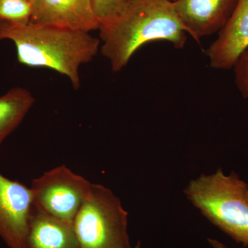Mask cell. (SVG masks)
I'll return each instance as SVG.
<instances>
[{
	"label": "cell",
	"mask_w": 248,
	"mask_h": 248,
	"mask_svg": "<svg viewBox=\"0 0 248 248\" xmlns=\"http://www.w3.org/2000/svg\"><path fill=\"white\" fill-rule=\"evenodd\" d=\"M101 53L117 73L142 46L167 41L182 49L187 31L170 0H130L122 11L101 24Z\"/></svg>",
	"instance_id": "6da1fadb"
},
{
	"label": "cell",
	"mask_w": 248,
	"mask_h": 248,
	"mask_svg": "<svg viewBox=\"0 0 248 248\" xmlns=\"http://www.w3.org/2000/svg\"><path fill=\"white\" fill-rule=\"evenodd\" d=\"M12 41L19 63L50 68L67 77L74 89L80 86L79 68L92 61L101 41L84 31L51 26L0 22V41Z\"/></svg>",
	"instance_id": "7a4b0ae2"
},
{
	"label": "cell",
	"mask_w": 248,
	"mask_h": 248,
	"mask_svg": "<svg viewBox=\"0 0 248 248\" xmlns=\"http://www.w3.org/2000/svg\"><path fill=\"white\" fill-rule=\"evenodd\" d=\"M187 200L203 216L238 244L248 246V184L221 169L189 183Z\"/></svg>",
	"instance_id": "3957f363"
},
{
	"label": "cell",
	"mask_w": 248,
	"mask_h": 248,
	"mask_svg": "<svg viewBox=\"0 0 248 248\" xmlns=\"http://www.w3.org/2000/svg\"><path fill=\"white\" fill-rule=\"evenodd\" d=\"M73 225L79 248H132L128 213L120 199L100 184H92Z\"/></svg>",
	"instance_id": "277c9868"
},
{
	"label": "cell",
	"mask_w": 248,
	"mask_h": 248,
	"mask_svg": "<svg viewBox=\"0 0 248 248\" xmlns=\"http://www.w3.org/2000/svg\"><path fill=\"white\" fill-rule=\"evenodd\" d=\"M91 185L92 183L66 166H59L32 181L31 187L33 192V208L73 225Z\"/></svg>",
	"instance_id": "5b68a950"
},
{
	"label": "cell",
	"mask_w": 248,
	"mask_h": 248,
	"mask_svg": "<svg viewBox=\"0 0 248 248\" xmlns=\"http://www.w3.org/2000/svg\"><path fill=\"white\" fill-rule=\"evenodd\" d=\"M33 211V192L0 173V237L9 248H26Z\"/></svg>",
	"instance_id": "8992f818"
},
{
	"label": "cell",
	"mask_w": 248,
	"mask_h": 248,
	"mask_svg": "<svg viewBox=\"0 0 248 248\" xmlns=\"http://www.w3.org/2000/svg\"><path fill=\"white\" fill-rule=\"evenodd\" d=\"M31 2L32 24L88 32L100 27L91 0H31Z\"/></svg>",
	"instance_id": "52a82bcc"
},
{
	"label": "cell",
	"mask_w": 248,
	"mask_h": 248,
	"mask_svg": "<svg viewBox=\"0 0 248 248\" xmlns=\"http://www.w3.org/2000/svg\"><path fill=\"white\" fill-rule=\"evenodd\" d=\"M238 0H176L178 17L197 42L219 32L230 19Z\"/></svg>",
	"instance_id": "ba28073f"
},
{
	"label": "cell",
	"mask_w": 248,
	"mask_h": 248,
	"mask_svg": "<svg viewBox=\"0 0 248 248\" xmlns=\"http://www.w3.org/2000/svg\"><path fill=\"white\" fill-rule=\"evenodd\" d=\"M248 48V0H238L228 22L207 50L210 66L215 69H231Z\"/></svg>",
	"instance_id": "9c48e42d"
},
{
	"label": "cell",
	"mask_w": 248,
	"mask_h": 248,
	"mask_svg": "<svg viewBox=\"0 0 248 248\" xmlns=\"http://www.w3.org/2000/svg\"><path fill=\"white\" fill-rule=\"evenodd\" d=\"M26 248H79L73 225L33 208Z\"/></svg>",
	"instance_id": "30bf717a"
},
{
	"label": "cell",
	"mask_w": 248,
	"mask_h": 248,
	"mask_svg": "<svg viewBox=\"0 0 248 248\" xmlns=\"http://www.w3.org/2000/svg\"><path fill=\"white\" fill-rule=\"evenodd\" d=\"M34 103L32 93L24 88H14L0 97V146L22 123Z\"/></svg>",
	"instance_id": "8fae6325"
},
{
	"label": "cell",
	"mask_w": 248,
	"mask_h": 248,
	"mask_svg": "<svg viewBox=\"0 0 248 248\" xmlns=\"http://www.w3.org/2000/svg\"><path fill=\"white\" fill-rule=\"evenodd\" d=\"M31 0H0V22L27 24L31 22Z\"/></svg>",
	"instance_id": "7c38bea8"
},
{
	"label": "cell",
	"mask_w": 248,
	"mask_h": 248,
	"mask_svg": "<svg viewBox=\"0 0 248 248\" xmlns=\"http://www.w3.org/2000/svg\"><path fill=\"white\" fill-rule=\"evenodd\" d=\"M94 14L101 24L120 14L130 0H91Z\"/></svg>",
	"instance_id": "4fadbf2b"
},
{
	"label": "cell",
	"mask_w": 248,
	"mask_h": 248,
	"mask_svg": "<svg viewBox=\"0 0 248 248\" xmlns=\"http://www.w3.org/2000/svg\"><path fill=\"white\" fill-rule=\"evenodd\" d=\"M236 87L244 98H248V48L240 55L234 67Z\"/></svg>",
	"instance_id": "5bb4252c"
},
{
	"label": "cell",
	"mask_w": 248,
	"mask_h": 248,
	"mask_svg": "<svg viewBox=\"0 0 248 248\" xmlns=\"http://www.w3.org/2000/svg\"><path fill=\"white\" fill-rule=\"evenodd\" d=\"M209 244L213 248H229L227 247L226 245L223 244L221 241L217 239H208Z\"/></svg>",
	"instance_id": "9a60e30c"
},
{
	"label": "cell",
	"mask_w": 248,
	"mask_h": 248,
	"mask_svg": "<svg viewBox=\"0 0 248 248\" xmlns=\"http://www.w3.org/2000/svg\"><path fill=\"white\" fill-rule=\"evenodd\" d=\"M132 248H141V244H140V243L139 242L138 243V244H137L136 246H135V247Z\"/></svg>",
	"instance_id": "2e32d148"
},
{
	"label": "cell",
	"mask_w": 248,
	"mask_h": 248,
	"mask_svg": "<svg viewBox=\"0 0 248 248\" xmlns=\"http://www.w3.org/2000/svg\"><path fill=\"white\" fill-rule=\"evenodd\" d=\"M170 1H172V2H174V1H175L176 0H170Z\"/></svg>",
	"instance_id": "e0dca14e"
}]
</instances>
